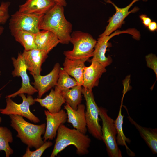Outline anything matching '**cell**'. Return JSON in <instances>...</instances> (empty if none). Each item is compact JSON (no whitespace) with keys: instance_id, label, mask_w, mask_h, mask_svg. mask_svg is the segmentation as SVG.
I'll list each match as a JSON object with an SVG mask.
<instances>
[{"instance_id":"30","label":"cell","mask_w":157,"mask_h":157,"mask_svg":"<svg viewBox=\"0 0 157 157\" xmlns=\"http://www.w3.org/2000/svg\"><path fill=\"white\" fill-rule=\"evenodd\" d=\"M139 17L142 20L143 24L146 27H148L149 24L151 22L150 18L145 15L142 14Z\"/></svg>"},{"instance_id":"19","label":"cell","mask_w":157,"mask_h":157,"mask_svg":"<svg viewBox=\"0 0 157 157\" xmlns=\"http://www.w3.org/2000/svg\"><path fill=\"white\" fill-rule=\"evenodd\" d=\"M35 42L36 49L48 54L60 43V41L51 32L42 30L35 34Z\"/></svg>"},{"instance_id":"1","label":"cell","mask_w":157,"mask_h":157,"mask_svg":"<svg viewBox=\"0 0 157 157\" xmlns=\"http://www.w3.org/2000/svg\"><path fill=\"white\" fill-rule=\"evenodd\" d=\"M57 137L50 157H55L70 145L76 148V153L79 155L89 153L91 140L89 136L76 129H71L63 124L58 127Z\"/></svg>"},{"instance_id":"25","label":"cell","mask_w":157,"mask_h":157,"mask_svg":"<svg viewBox=\"0 0 157 157\" xmlns=\"http://www.w3.org/2000/svg\"><path fill=\"white\" fill-rule=\"evenodd\" d=\"M13 140L10 130L7 127L0 126V151H4L6 157H9L13 153V150L9 145Z\"/></svg>"},{"instance_id":"21","label":"cell","mask_w":157,"mask_h":157,"mask_svg":"<svg viewBox=\"0 0 157 157\" xmlns=\"http://www.w3.org/2000/svg\"><path fill=\"white\" fill-rule=\"evenodd\" d=\"M86 61L83 60H70L65 58L63 64V70L74 77L78 85L81 86L83 85V72Z\"/></svg>"},{"instance_id":"15","label":"cell","mask_w":157,"mask_h":157,"mask_svg":"<svg viewBox=\"0 0 157 157\" xmlns=\"http://www.w3.org/2000/svg\"><path fill=\"white\" fill-rule=\"evenodd\" d=\"M91 61L90 66L84 68L82 86L83 88L92 91L94 87L98 85L100 78L106 70V67L98 62L92 60Z\"/></svg>"},{"instance_id":"9","label":"cell","mask_w":157,"mask_h":157,"mask_svg":"<svg viewBox=\"0 0 157 157\" xmlns=\"http://www.w3.org/2000/svg\"><path fill=\"white\" fill-rule=\"evenodd\" d=\"M123 33L131 35L135 39L137 38L139 34L137 30L131 28L124 31L117 30L109 35L99 37L95 46L91 60L98 62L105 67L110 65L112 62V59L110 56L107 57L105 55L108 42L113 37Z\"/></svg>"},{"instance_id":"5","label":"cell","mask_w":157,"mask_h":157,"mask_svg":"<svg viewBox=\"0 0 157 157\" xmlns=\"http://www.w3.org/2000/svg\"><path fill=\"white\" fill-rule=\"evenodd\" d=\"M99 116L102 122L101 140L104 143L110 157H122V154L116 142L117 132L114 120L108 114V110L99 107Z\"/></svg>"},{"instance_id":"11","label":"cell","mask_w":157,"mask_h":157,"mask_svg":"<svg viewBox=\"0 0 157 157\" xmlns=\"http://www.w3.org/2000/svg\"><path fill=\"white\" fill-rule=\"evenodd\" d=\"M106 2L112 4L115 7L116 12L108 21V24L104 31L99 37L108 36L121 27L125 18L130 13L137 11L138 8L135 7L130 11L129 8L139 0H133L129 5L122 8L117 7L110 0H104Z\"/></svg>"},{"instance_id":"8","label":"cell","mask_w":157,"mask_h":157,"mask_svg":"<svg viewBox=\"0 0 157 157\" xmlns=\"http://www.w3.org/2000/svg\"><path fill=\"white\" fill-rule=\"evenodd\" d=\"M22 100L20 104L14 102L10 98H6V106L4 108L0 109V113L3 115H18L25 117L35 123L40 122L39 118L30 111V107L34 104L35 102L32 95H28L27 97L24 94L18 95Z\"/></svg>"},{"instance_id":"4","label":"cell","mask_w":157,"mask_h":157,"mask_svg":"<svg viewBox=\"0 0 157 157\" xmlns=\"http://www.w3.org/2000/svg\"><path fill=\"white\" fill-rule=\"evenodd\" d=\"M70 42L73 44V48L64 52L65 58L87 61L92 56L97 41L88 33L76 31L71 33Z\"/></svg>"},{"instance_id":"28","label":"cell","mask_w":157,"mask_h":157,"mask_svg":"<svg viewBox=\"0 0 157 157\" xmlns=\"http://www.w3.org/2000/svg\"><path fill=\"white\" fill-rule=\"evenodd\" d=\"M10 3L9 1L2 2L0 5V25L5 24L10 15L9 7Z\"/></svg>"},{"instance_id":"27","label":"cell","mask_w":157,"mask_h":157,"mask_svg":"<svg viewBox=\"0 0 157 157\" xmlns=\"http://www.w3.org/2000/svg\"><path fill=\"white\" fill-rule=\"evenodd\" d=\"M53 144L51 141H46L40 147L34 151H31L30 148L27 147L26 152L22 156V157H40L45 151L51 147Z\"/></svg>"},{"instance_id":"31","label":"cell","mask_w":157,"mask_h":157,"mask_svg":"<svg viewBox=\"0 0 157 157\" xmlns=\"http://www.w3.org/2000/svg\"><path fill=\"white\" fill-rule=\"evenodd\" d=\"M149 29L151 31H155L157 28V24L155 22H151L148 26Z\"/></svg>"},{"instance_id":"34","label":"cell","mask_w":157,"mask_h":157,"mask_svg":"<svg viewBox=\"0 0 157 157\" xmlns=\"http://www.w3.org/2000/svg\"><path fill=\"white\" fill-rule=\"evenodd\" d=\"M2 118L0 116V124H1V123L2 122Z\"/></svg>"},{"instance_id":"35","label":"cell","mask_w":157,"mask_h":157,"mask_svg":"<svg viewBox=\"0 0 157 157\" xmlns=\"http://www.w3.org/2000/svg\"><path fill=\"white\" fill-rule=\"evenodd\" d=\"M142 0L144 1H147V0Z\"/></svg>"},{"instance_id":"18","label":"cell","mask_w":157,"mask_h":157,"mask_svg":"<svg viewBox=\"0 0 157 157\" xmlns=\"http://www.w3.org/2000/svg\"><path fill=\"white\" fill-rule=\"evenodd\" d=\"M56 4L51 0H27L19 6L18 11L25 13L44 15Z\"/></svg>"},{"instance_id":"14","label":"cell","mask_w":157,"mask_h":157,"mask_svg":"<svg viewBox=\"0 0 157 157\" xmlns=\"http://www.w3.org/2000/svg\"><path fill=\"white\" fill-rule=\"evenodd\" d=\"M44 113L46 120L45 131L43 137L45 142L47 140H53L55 138L58 127L66 122L67 117V113L63 109L55 113L45 110Z\"/></svg>"},{"instance_id":"3","label":"cell","mask_w":157,"mask_h":157,"mask_svg":"<svg viewBox=\"0 0 157 157\" xmlns=\"http://www.w3.org/2000/svg\"><path fill=\"white\" fill-rule=\"evenodd\" d=\"M10 126L17 132V137L30 148L35 149L44 142L42 136L44 134L46 124H33L26 121L23 117L18 115H9Z\"/></svg>"},{"instance_id":"16","label":"cell","mask_w":157,"mask_h":157,"mask_svg":"<svg viewBox=\"0 0 157 157\" xmlns=\"http://www.w3.org/2000/svg\"><path fill=\"white\" fill-rule=\"evenodd\" d=\"M67 117V122L71 124L73 127L86 134L87 129L85 117V107L83 104H80L76 110L72 109L67 104L64 106Z\"/></svg>"},{"instance_id":"12","label":"cell","mask_w":157,"mask_h":157,"mask_svg":"<svg viewBox=\"0 0 157 157\" xmlns=\"http://www.w3.org/2000/svg\"><path fill=\"white\" fill-rule=\"evenodd\" d=\"M60 65L56 63L51 72L45 76L41 75L32 76L34 81L32 84L37 90L38 98L42 96L52 88L56 85L58 77Z\"/></svg>"},{"instance_id":"26","label":"cell","mask_w":157,"mask_h":157,"mask_svg":"<svg viewBox=\"0 0 157 157\" xmlns=\"http://www.w3.org/2000/svg\"><path fill=\"white\" fill-rule=\"evenodd\" d=\"M77 85H78L75 79L71 78L63 69L60 68L58 78L55 86L62 92Z\"/></svg>"},{"instance_id":"7","label":"cell","mask_w":157,"mask_h":157,"mask_svg":"<svg viewBox=\"0 0 157 157\" xmlns=\"http://www.w3.org/2000/svg\"><path fill=\"white\" fill-rule=\"evenodd\" d=\"M44 15L25 13L18 10L16 11L11 15L9 20V28L11 34L19 30L37 33L40 31V25Z\"/></svg>"},{"instance_id":"10","label":"cell","mask_w":157,"mask_h":157,"mask_svg":"<svg viewBox=\"0 0 157 157\" xmlns=\"http://www.w3.org/2000/svg\"><path fill=\"white\" fill-rule=\"evenodd\" d=\"M14 69L12 72L13 77L20 76L22 79L21 88L17 91L7 95L6 98H14L19 94L23 93L32 95L38 92L37 90L30 84V78L27 73V68L21 53H19L17 58H11Z\"/></svg>"},{"instance_id":"23","label":"cell","mask_w":157,"mask_h":157,"mask_svg":"<svg viewBox=\"0 0 157 157\" xmlns=\"http://www.w3.org/2000/svg\"><path fill=\"white\" fill-rule=\"evenodd\" d=\"M81 86H75L66 91L62 92L65 102L72 109L76 110L82 100Z\"/></svg>"},{"instance_id":"17","label":"cell","mask_w":157,"mask_h":157,"mask_svg":"<svg viewBox=\"0 0 157 157\" xmlns=\"http://www.w3.org/2000/svg\"><path fill=\"white\" fill-rule=\"evenodd\" d=\"M34 99L35 102L39 103L42 107L51 113L58 112L61 110L62 106L65 103L61 92L56 86L44 98H37Z\"/></svg>"},{"instance_id":"22","label":"cell","mask_w":157,"mask_h":157,"mask_svg":"<svg viewBox=\"0 0 157 157\" xmlns=\"http://www.w3.org/2000/svg\"><path fill=\"white\" fill-rule=\"evenodd\" d=\"M122 104L117 117L114 120L117 135L116 137V142L118 145L125 146L128 155L130 156H133L135 155V154L129 148L126 144V142L130 143L131 142V140L125 136L123 130L122 125L124 116L122 114Z\"/></svg>"},{"instance_id":"29","label":"cell","mask_w":157,"mask_h":157,"mask_svg":"<svg viewBox=\"0 0 157 157\" xmlns=\"http://www.w3.org/2000/svg\"><path fill=\"white\" fill-rule=\"evenodd\" d=\"M147 65L152 69L154 72L157 77V58L156 56L153 54H149L146 56Z\"/></svg>"},{"instance_id":"6","label":"cell","mask_w":157,"mask_h":157,"mask_svg":"<svg viewBox=\"0 0 157 157\" xmlns=\"http://www.w3.org/2000/svg\"><path fill=\"white\" fill-rule=\"evenodd\" d=\"M82 94L86 101L85 117L87 130L94 138L101 140V127L99 123V107L94 100L92 91L83 88Z\"/></svg>"},{"instance_id":"13","label":"cell","mask_w":157,"mask_h":157,"mask_svg":"<svg viewBox=\"0 0 157 157\" xmlns=\"http://www.w3.org/2000/svg\"><path fill=\"white\" fill-rule=\"evenodd\" d=\"M21 54L30 74L32 76L40 75L42 64L47 58L48 54L36 49L24 50Z\"/></svg>"},{"instance_id":"2","label":"cell","mask_w":157,"mask_h":157,"mask_svg":"<svg viewBox=\"0 0 157 157\" xmlns=\"http://www.w3.org/2000/svg\"><path fill=\"white\" fill-rule=\"evenodd\" d=\"M63 7L56 4L43 15L40 29L51 32L58 37L60 43L67 44L70 42L72 26L65 18Z\"/></svg>"},{"instance_id":"24","label":"cell","mask_w":157,"mask_h":157,"mask_svg":"<svg viewBox=\"0 0 157 157\" xmlns=\"http://www.w3.org/2000/svg\"><path fill=\"white\" fill-rule=\"evenodd\" d=\"M35 34L26 31L19 30L12 35L15 40L23 47L24 50L28 51L36 49L35 42Z\"/></svg>"},{"instance_id":"32","label":"cell","mask_w":157,"mask_h":157,"mask_svg":"<svg viewBox=\"0 0 157 157\" xmlns=\"http://www.w3.org/2000/svg\"><path fill=\"white\" fill-rule=\"evenodd\" d=\"M56 4L61 5L63 7L66 6L67 5L66 0H51Z\"/></svg>"},{"instance_id":"20","label":"cell","mask_w":157,"mask_h":157,"mask_svg":"<svg viewBox=\"0 0 157 157\" xmlns=\"http://www.w3.org/2000/svg\"><path fill=\"white\" fill-rule=\"evenodd\" d=\"M127 117L131 123L138 130L141 137L153 154L157 153V129L142 127L137 123L129 115Z\"/></svg>"},{"instance_id":"36","label":"cell","mask_w":157,"mask_h":157,"mask_svg":"<svg viewBox=\"0 0 157 157\" xmlns=\"http://www.w3.org/2000/svg\"><path fill=\"white\" fill-rule=\"evenodd\" d=\"M1 97V95L0 94V97Z\"/></svg>"},{"instance_id":"33","label":"cell","mask_w":157,"mask_h":157,"mask_svg":"<svg viewBox=\"0 0 157 157\" xmlns=\"http://www.w3.org/2000/svg\"><path fill=\"white\" fill-rule=\"evenodd\" d=\"M4 30V28L0 25V35H1L3 32Z\"/></svg>"}]
</instances>
